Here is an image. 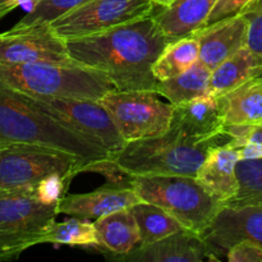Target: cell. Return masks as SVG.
I'll return each mask as SVG.
<instances>
[{"mask_svg": "<svg viewBox=\"0 0 262 262\" xmlns=\"http://www.w3.org/2000/svg\"><path fill=\"white\" fill-rule=\"evenodd\" d=\"M66 43L74 63L102 73L118 91H155L154 64L170 42L151 14Z\"/></svg>", "mask_w": 262, "mask_h": 262, "instance_id": "obj_1", "label": "cell"}, {"mask_svg": "<svg viewBox=\"0 0 262 262\" xmlns=\"http://www.w3.org/2000/svg\"><path fill=\"white\" fill-rule=\"evenodd\" d=\"M0 142L56 148L77 156L87 166L110 159L104 148L59 123L30 97L3 86H0Z\"/></svg>", "mask_w": 262, "mask_h": 262, "instance_id": "obj_2", "label": "cell"}, {"mask_svg": "<svg viewBox=\"0 0 262 262\" xmlns=\"http://www.w3.org/2000/svg\"><path fill=\"white\" fill-rule=\"evenodd\" d=\"M0 86L27 97L100 100L114 86L100 72L76 63L0 61Z\"/></svg>", "mask_w": 262, "mask_h": 262, "instance_id": "obj_3", "label": "cell"}, {"mask_svg": "<svg viewBox=\"0 0 262 262\" xmlns=\"http://www.w3.org/2000/svg\"><path fill=\"white\" fill-rule=\"evenodd\" d=\"M227 136L207 141L186 137L174 128L158 137L128 142L112 160L129 176H182L196 178L214 146Z\"/></svg>", "mask_w": 262, "mask_h": 262, "instance_id": "obj_4", "label": "cell"}, {"mask_svg": "<svg viewBox=\"0 0 262 262\" xmlns=\"http://www.w3.org/2000/svg\"><path fill=\"white\" fill-rule=\"evenodd\" d=\"M130 187L141 201L161 207L184 229L199 235L209 228L224 206L193 177L132 176Z\"/></svg>", "mask_w": 262, "mask_h": 262, "instance_id": "obj_5", "label": "cell"}, {"mask_svg": "<svg viewBox=\"0 0 262 262\" xmlns=\"http://www.w3.org/2000/svg\"><path fill=\"white\" fill-rule=\"evenodd\" d=\"M59 214L58 204H43L33 188L0 189V262L17 260L25 251L45 243Z\"/></svg>", "mask_w": 262, "mask_h": 262, "instance_id": "obj_6", "label": "cell"}, {"mask_svg": "<svg viewBox=\"0 0 262 262\" xmlns=\"http://www.w3.org/2000/svg\"><path fill=\"white\" fill-rule=\"evenodd\" d=\"M86 163L72 154L27 143L0 142V189L33 188L53 174L72 179L86 169Z\"/></svg>", "mask_w": 262, "mask_h": 262, "instance_id": "obj_7", "label": "cell"}, {"mask_svg": "<svg viewBox=\"0 0 262 262\" xmlns=\"http://www.w3.org/2000/svg\"><path fill=\"white\" fill-rule=\"evenodd\" d=\"M125 142L158 137L169 130L174 105L155 91H113L100 99Z\"/></svg>", "mask_w": 262, "mask_h": 262, "instance_id": "obj_8", "label": "cell"}, {"mask_svg": "<svg viewBox=\"0 0 262 262\" xmlns=\"http://www.w3.org/2000/svg\"><path fill=\"white\" fill-rule=\"evenodd\" d=\"M152 0H90L50 22L64 41L89 37L154 14Z\"/></svg>", "mask_w": 262, "mask_h": 262, "instance_id": "obj_9", "label": "cell"}, {"mask_svg": "<svg viewBox=\"0 0 262 262\" xmlns=\"http://www.w3.org/2000/svg\"><path fill=\"white\" fill-rule=\"evenodd\" d=\"M30 99L59 123L104 148L110 159L118 155L127 145L110 113L100 100L61 97Z\"/></svg>", "mask_w": 262, "mask_h": 262, "instance_id": "obj_10", "label": "cell"}, {"mask_svg": "<svg viewBox=\"0 0 262 262\" xmlns=\"http://www.w3.org/2000/svg\"><path fill=\"white\" fill-rule=\"evenodd\" d=\"M0 61L7 63H74L67 43L59 37L50 23L13 27L0 33Z\"/></svg>", "mask_w": 262, "mask_h": 262, "instance_id": "obj_11", "label": "cell"}, {"mask_svg": "<svg viewBox=\"0 0 262 262\" xmlns=\"http://www.w3.org/2000/svg\"><path fill=\"white\" fill-rule=\"evenodd\" d=\"M201 238L217 261L225 258L230 247L241 241H251L262 247V204L223 206Z\"/></svg>", "mask_w": 262, "mask_h": 262, "instance_id": "obj_12", "label": "cell"}, {"mask_svg": "<svg viewBox=\"0 0 262 262\" xmlns=\"http://www.w3.org/2000/svg\"><path fill=\"white\" fill-rule=\"evenodd\" d=\"M119 262H204L217 261L210 252L201 235L189 230L163 238L155 243L137 246L135 250L122 256L106 257Z\"/></svg>", "mask_w": 262, "mask_h": 262, "instance_id": "obj_13", "label": "cell"}, {"mask_svg": "<svg viewBox=\"0 0 262 262\" xmlns=\"http://www.w3.org/2000/svg\"><path fill=\"white\" fill-rule=\"evenodd\" d=\"M141 200L130 187L107 183L90 193L68 194L59 201V214L97 220L132 207Z\"/></svg>", "mask_w": 262, "mask_h": 262, "instance_id": "obj_14", "label": "cell"}, {"mask_svg": "<svg viewBox=\"0 0 262 262\" xmlns=\"http://www.w3.org/2000/svg\"><path fill=\"white\" fill-rule=\"evenodd\" d=\"M238 161L239 147L229 140L214 146L200 166L196 181L216 201L225 205L237 193Z\"/></svg>", "mask_w": 262, "mask_h": 262, "instance_id": "obj_15", "label": "cell"}, {"mask_svg": "<svg viewBox=\"0 0 262 262\" xmlns=\"http://www.w3.org/2000/svg\"><path fill=\"white\" fill-rule=\"evenodd\" d=\"M248 18L245 14L219 20L194 35L200 43V60L214 71L220 63L247 46Z\"/></svg>", "mask_w": 262, "mask_h": 262, "instance_id": "obj_16", "label": "cell"}, {"mask_svg": "<svg viewBox=\"0 0 262 262\" xmlns=\"http://www.w3.org/2000/svg\"><path fill=\"white\" fill-rule=\"evenodd\" d=\"M224 125L219 99L210 95L176 105L170 123L171 128L196 141H207L223 136Z\"/></svg>", "mask_w": 262, "mask_h": 262, "instance_id": "obj_17", "label": "cell"}, {"mask_svg": "<svg viewBox=\"0 0 262 262\" xmlns=\"http://www.w3.org/2000/svg\"><path fill=\"white\" fill-rule=\"evenodd\" d=\"M217 0H174L154 13L169 42L193 36L205 27Z\"/></svg>", "mask_w": 262, "mask_h": 262, "instance_id": "obj_18", "label": "cell"}, {"mask_svg": "<svg viewBox=\"0 0 262 262\" xmlns=\"http://www.w3.org/2000/svg\"><path fill=\"white\" fill-rule=\"evenodd\" d=\"M99 247L105 257L122 256L141 245L140 230L132 210L125 209L95 220Z\"/></svg>", "mask_w": 262, "mask_h": 262, "instance_id": "obj_19", "label": "cell"}, {"mask_svg": "<svg viewBox=\"0 0 262 262\" xmlns=\"http://www.w3.org/2000/svg\"><path fill=\"white\" fill-rule=\"evenodd\" d=\"M260 74H262V59L251 51L248 46H245L211 71L209 95L220 97Z\"/></svg>", "mask_w": 262, "mask_h": 262, "instance_id": "obj_20", "label": "cell"}, {"mask_svg": "<svg viewBox=\"0 0 262 262\" xmlns=\"http://www.w3.org/2000/svg\"><path fill=\"white\" fill-rule=\"evenodd\" d=\"M217 99L225 125L262 123V74Z\"/></svg>", "mask_w": 262, "mask_h": 262, "instance_id": "obj_21", "label": "cell"}, {"mask_svg": "<svg viewBox=\"0 0 262 262\" xmlns=\"http://www.w3.org/2000/svg\"><path fill=\"white\" fill-rule=\"evenodd\" d=\"M210 76L211 69L199 59L183 73L165 81H158L155 92L168 99L174 106L184 104L200 96L209 95Z\"/></svg>", "mask_w": 262, "mask_h": 262, "instance_id": "obj_22", "label": "cell"}, {"mask_svg": "<svg viewBox=\"0 0 262 262\" xmlns=\"http://www.w3.org/2000/svg\"><path fill=\"white\" fill-rule=\"evenodd\" d=\"M130 210L140 230V246L151 245L184 229L176 217L154 204L140 201L133 205Z\"/></svg>", "mask_w": 262, "mask_h": 262, "instance_id": "obj_23", "label": "cell"}, {"mask_svg": "<svg viewBox=\"0 0 262 262\" xmlns=\"http://www.w3.org/2000/svg\"><path fill=\"white\" fill-rule=\"evenodd\" d=\"M200 58V43L196 35L170 42L156 63L154 64V76L158 81L173 78L193 66Z\"/></svg>", "mask_w": 262, "mask_h": 262, "instance_id": "obj_24", "label": "cell"}, {"mask_svg": "<svg viewBox=\"0 0 262 262\" xmlns=\"http://www.w3.org/2000/svg\"><path fill=\"white\" fill-rule=\"evenodd\" d=\"M45 243L55 246H71L83 247L86 250L97 251V241L95 223L89 219L73 216L61 223H54L53 227L45 235Z\"/></svg>", "mask_w": 262, "mask_h": 262, "instance_id": "obj_25", "label": "cell"}, {"mask_svg": "<svg viewBox=\"0 0 262 262\" xmlns=\"http://www.w3.org/2000/svg\"><path fill=\"white\" fill-rule=\"evenodd\" d=\"M237 179V193L224 206L243 207L262 204V159L238 161Z\"/></svg>", "mask_w": 262, "mask_h": 262, "instance_id": "obj_26", "label": "cell"}, {"mask_svg": "<svg viewBox=\"0 0 262 262\" xmlns=\"http://www.w3.org/2000/svg\"><path fill=\"white\" fill-rule=\"evenodd\" d=\"M87 2L90 0H37L32 9L26 13L25 17L14 27H28V26L50 23L64 13Z\"/></svg>", "mask_w": 262, "mask_h": 262, "instance_id": "obj_27", "label": "cell"}, {"mask_svg": "<svg viewBox=\"0 0 262 262\" xmlns=\"http://www.w3.org/2000/svg\"><path fill=\"white\" fill-rule=\"evenodd\" d=\"M69 184H71L69 179L64 178L63 176H59V174H53V176L46 177L42 181L38 182L33 187V191H35L36 197L43 204H58L64 197Z\"/></svg>", "mask_w": 262, "mask_h": 262, "instance_id": "obj_28", "label": "cell"}, {"mask_svg": "<svg viewBox=\"0 0 262 262\" xmlns=\"http://www.w3.org/2000/svg\"><path fill=\"white\" fill-rule=\"evenodd\" d=\"M223 135L237 147L247 143L262 142V123L257 124H229L224 125Z\"/></svg>", "mask_w": 262, "mask_h": 262, "instance_id": "obj_29", "label": "cell"}, {"mask_svg": "<svg viewBox=\"0 0 262 262\" xmlns=\"http://www.w3.org/2000/svg\"><path fill=\"white\" fill-rule=\"evenodd\" d=\"M260 0H217L205 27H209V26L219 22V20L242 14L248 8L253 7Z\"/></svg>", "mask_w": 262, "mask_h": 262, "instance_id": "obj_30", "label": "cell"}, {"mask_svg": "<svg viewBox=\"0 0 262 262\" xmlns=\"http://www.w3.org/2000/svg\"><path fill=\"white\" fill-rule=\"evenodd\" d=\"M242 14L248 18L247 46L262 59V0Z\"/></svg>", "mask_w": 262, "mask_h": 262, "instance_id": "obj_31", "label": "cell"}, {"mask_svg": "<svg viewBox=\"0 0 262 262\" xmlns=\"http://www.w3.org/2000/svg\"><path fill=\"white\" fill-rule=\"evenodd\" d=\"M225 260L229 262H262V247L251 241H241L230 247Z\"/></svg>", "mask_w": 262, "mask_h": 262, "instance_id": "obj_32", "label": "cell"}, {"mask_svg": "<svg viewBox=\"0 0 262 262\" xmlns=\"http://www.w3.org/2000/svg\"><path fill=\"white\" fill-rule=\"evenodd\" d=\"M251 159H262V142L241 146L239 160H251Z\"/></svg>", "mask_w": 262, "mask_h": 262, "instance_id": "obj_33", "label": "cell"}, {"mask_svg": "<svg viewBox=\"0 0 262 262\" xmlns=\"http://www.w3.org/2000/svg\"><path fill=\"white\" fill-rule=\"evenodd\" d=\"M22 5V0H0V19Z\"/></svg>", "mask_w": 262, "mask_h": 262, "instance_id": "obj_34", "label": "cell"}, {"mask_svg": "<svg viewBox=\"0 0 262 262\" xmlns=\"http://www.w3.org/2000/svg\"><path fill=\"white\" fill-rule=\"evenodd\" d=\"M173 2H174V0H152L154 4H155L156 7H160V8L168 7V5L170 4V3H173Z\"/></svg>", "mask_w": 262, "mask_h": 262, "instance_id": "obj_35", "label": "cell"}]
</instances>
